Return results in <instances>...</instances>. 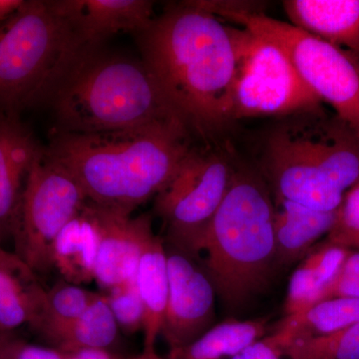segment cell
I'll use <instances>...</instances> for the list:
<instances>
[{
    "label": "cell",
    "instance_id": "cell-24",
    "mask_svg": "<svg viewBox=\"0 0 359 359\" xmlns=\"http://www.w3.org/2000/svg\"><path fill=\"white\" fill-rule=\"evenodd\" d=\"M289 359H359V321L332 332L290 344L283 351Z\"/></svg>",
    "mask_w": 359,
    "mask_h": 359
},
{
    "label": "cell",
    "instance_id": "cell-6",
    "mask_svg": "<svg viewBox=\"0 0 359 359\" xmlns=\"http://www.w3.org/2000/svg\"><path fill=\"white\" fill-rule=\"evenodd\" d=\"M95 50L55 0H23L0 25V116L20 117L48 104L68 73Z\"/></svg>",
    "mask_w": 359,
    "mask_h": 359
},
{
    "label": "cell",
    "instance_id": "cell-8",
    "mask_svg": "<svg viewBox=\"0 0 359 359\" xmlns=\"http://www.w3.org/2000/svg\"><path fill=\"white\" fill-rule=\"evenodd\" d=\"M233 164L218 151L194 148L155 200L165 248L197 262L210 224L226 197Z\"/></svg>",
    "mask_w": 359,
    "mask_h": 359
},
{
    "label": "cell",
    "instance_id": "cell-1",
    "mask_svg": "<svg viewBox=\"0 0 359 359\" xmlns=\"http://www.w3.org/2000/svg\"><path fill=\"white\" fill-rule=\"evenodd\" d=\"M245 35L200 1L169 4L135 34L142 60L193 134L205 138L233 124Z\"/></svg>",
    "mask_w": 359,
    "mask_h": 359
},
{
    "label": "cell",
    "instance_id": "cell-33",
    "mask_svg": "<svg viewBox=\"0 0 359 359\" xmlns=\"http://www.w3.org/2000/svg\"><path fill=\"white\" fill-rule=\"evenodd\" d=\"M2 250H4V248L1 247V245H0V252H2Z\"/></svg>",
    "mask_w": 359,
    "mask_h": 359
},
{
    "label": "cell",
    "instance_id": "cell-9",
    "mask_svg": "<svg viewBox=\"0 0 359 359\" xmlns=\"http://www.w3.org/2000/svg\"><path fill=\"white\" fill-rule=\"evenodd\" d=\"M86 201L74 177L49 159L42 146L28 172L13 231L15 254L36 275L53 269L54 243Z\"/></svg>",
    "mask_w": 359,
    "mask_h": 359
},
{
    "label": "cell",
    "instance_id": "cell-18",
    "mask_svg": "<svg viewBox=\"0 0 359 359\" xmlns=\"http://www.w3.org/2000/svg\"><path fill=\"white\" fill-rule=\"evenodd\" d=\"M273 219L276 264L290 266L306 257L323 235H328L337 219V211L318 212L304 205L275 202Z\"/></svg>",
    "mask_w": 359,
    "mask_h": 359
},
{
    "label": "cell",
    "instance_id": "cell-16",
    "mask_svg": "<svg viewBox=\"0 0 359 359\" xmlns=\"http://www.w3.org/2000/svg\"><path fill=\"white\" fill-rule=\"evenodd\" d=\"M136 283L144 309L142 353L150 359H165L156 351L169 299L166 248L160 236L153 233L146 243L137 269Z\"/></svg>",
    "mask_w": 359,
    "mask_h": 359
},
{
    "label": "cell",
    "instance_id": "cell-29",
    "mask_svg": "<svg viewBox=\"0 0 359 359\" xmlns=\"http://www.w3.org/2000/svg\"><path fill=\"white\" fill-rule=\"evenodd\" d=\"M283 353L268 339L257 340L230 359H282Z\"/></svg>",
    "mask_w": 359,
    "mask_h": 359
},
{
    "label": "cell",
    "instance_id": "cell-27",
    "mask_svg": "<svg viewBox=\"0 0 359 359\" xmlns=\"http://www.w3.org/2000/svg\"><path fill=\"white\" fill-rule=\"evenodd\" d=\"M327 241L349 250H359V184L344 194Z\"/></svg>",
    "mask_w": 359,
    "mask_h": 359
},
{
    "label": "cell",
    "instance_id": "cell-13",
    "mask_svg": "<svg viewBox=\"0 0 359 359\" xmlns=\"http://www.w3.org/2000/svg\"><path fill=\"white\" fill-rule=\"evenodd\" d=\"M60 13L93 49L119 32H140L154 20V4L147 0H55Z\"/></svg>",
    "mask_w": 359,
    "mask_h": 359
},
{
    "label": "cell",
    "instance_id": "cell-14",
    "mask_svg": "<svg viewBox=\"0 0 359 359\" xmlns=\"http://www.w3.org/2000/svg\"><path fill=\"white\" fill-rule=\"evenodd\" d=\"M41 147L20 117L0 116V245L13 237L26 178Z\"/></svg>",
    "mask_w": 359,
    "mask_h": 359
},
{
    "label": "cell",
    "instance_id": "cell-23",
    "mask_svg": "<svg viewBox=\"0 0 359 359\" xmlns=\"http://www.w3.org/2000/svg\"><path fill=\"white\" fill-rule=\"evenodd\" d=\"M99 295L79 285L61 280L46 290L43 308L32 330L42 339H46L79 318Z\"/></svg>",
    "mask_w": 359,
    "mask_h": 359
},
{
    "label": "cell",
    "instance_id": "cell-20",
    "mask_svg": "<svg viewBox=\"0 0 359 359\" xmlns=\"http://www.w3.org/2000/svg\"><path fill=\"white\" fill-rule=\"evenodd\" d=\"M97 249L98 235L95 224L82 208L54 243L53 269H58L65 282L73 285L91 282L94 280Z\"/></svg>",
    "mask_w": 359,
    "mask_h": 359
},
{
    "label": "cell",
    "instance_id": "cell-26",
    "mask_svg": "<svg viewBox=\"0 0 359 359\" xmlns=\"http://www.w3.org/2000/svg\"><path fill=\"white\" fill-rule=\"evenodd\" d=\"M105 294L120 330L127 334L142 330L144 309L136 278L113 287Z\"/></svg>",
    "mask_w": 359,
    "mask_h": 359
},
{
    "label": "cell",
    "instance_id": "cell-11",
    "mask_svg": "<svg viewBox=\"0 0 359 359\" xmlns=\"http://www.w3.org/2000/svg\"><path fill=\"white\" fill-rule=\"evenodd\" d=\"M166 252L169 299L161 335L173 354L211 330L216 292L197 262L173 250Z\"/></svg>",
    "mask_w": 359,
    "mask_h": 359
},
{
    "label": "cell",
    "instance_id": "cell-22",
    "mask_svg": "<svg viewBox=\"0 0 359 359\" xmlns=\"http://www.w3.org/2000/svg\"><path fill=\"white\" fill-rule=\"evenodd\" d=\"M264 325L259 321L230 320L212 327L185 348L167 359H224L233 358L241 351L261 339Z\"/></svg>",
    "mask_w": 359,
    "mask_h": 359
},
{
    "label": "cell",
    "instance_id": "cell-19",
    "mask_svg": "<svg viewBox=\"0 0 359 359\" xmlns=\"http://www.w3.org/2000/svg\"><path fill=\"white\" fill-rule=\"evenodd\" d=\"M359 321V299L334 297L285 316L275 334L266 337L283 353L299 340L323 337Z\"/></svg>",
    "mask_w": 359,
    "mask_h": 359
},
{
    "label": "cell",
    "instance_id": "cell-12",
    "mask_svg": "<svg viewBox=\"0 0 359 359\" xmlns=\"http://www.w3.org/2000/svg\"><path fill=\"white\" fill-rule=\"evenodd\" d=\"M83 208L98 235L94 280L107 292L134 280L144 247L154 233L150 215L131 218L89 201Z\"/></svg>",
    "mask_w": 359,
    "mask_h": 359
},
{
    "label": "cell",
    "instance_id": "cell-31",
    "mask_svg": "<svg viewBox=\"0 0 359 359\" xmlns=\"http://www.w3.org/2000/svg\"><path fill=\"white\" fill-rule=\"evenodd\" d=\"M23 0H0V25L18 11Z\"/></svg>",
    "mask_w": 359,
    "mask_h": 359
},
{
    "label": "cell",
    "instance_id": "cell-3",
    "mask_svg": "<svg viewBox=\"0 0 359 359\" xmlns=\"http://www.w3.org/2000/svg\"><path fill=\"white\" fill-rule=\"evenodd\" d=\"M261 174L275 202L337 211L359 184V133L321 107L280 118L266 137Z\"/></svg>",
    "mask_w": 359,
    "mask_h": 359
},
{
    "label": "cell",
    "instance_id": "cell-21",
    "mask_svg": "<svg viewBox=\"0 0 359 359\" xmlns=\"http://www.w3.org/2000/svg\"><path fill=\"white\" fill-rule=\"evenodd\" d=\"M119 330L107 295L100 294L79 318L44 340L51 348L65 353L109 349L117 340Z\"/></svg>",
    "mask_w": 359,
    "mask_h": 359
},
{
    "label": "cell",
    "instance_id": "cell-32",
    "mask_svg": "<svg viewBox=\"0 0 359 359\" xmlns=\"http://www.w3.org/2000/svg\"><path fill=\"white\" fill-rule=\"evenodd\" d=\"M0 359H4V353H2L1 346H0Z\"/></svg>",
    "mask_w": 359,
    "mask_h": 359
},
{
    "label": "cell",
    "instance_id": "cell-28",
    "mask_svg": "<svg viewBox=\"0 0 359 359\" xmlns=\"http://www.w3.org/2000/svg\"><path fill=\"white\" fill-rule=\"evenodd\" d=\"M0 346L4 359H65V353L51 347L11 339L6 334L0 335Z\"/></svg>",
    "mask_w": 359,
    "mask_h": 359
},
{
    "label": "cell",
    "instance_id": "cell-10",
    "mask_svg": "<svg viewBox=\"0 0 359 359\" xmlns=\"http://www.w3.org/2000/svg\"><path fill=\"white\" fill-rule=\"evenodd\" d=\"M321 103L280 47L245 29L231 96L233 122L266 116L283 118L316 109Z\"/></svg>",
    "mask_w": 359,
    "mask_h": 359
},
{
    "label": "cell",
    "instance_id": "cell-30",
    "mask_svg": "<svg viewBox=\"0 0 359 359\" xmlns=\"http://www.w3.org/2000/svg\"><path fill=\"white\" fill-rule=\"evenodd\" d=\"M65 359H150L142 353L135 355H126L112 353L109 349H83L74 353H65Z\"/></svg>",
    "mask_w": 359,
    "mask_h": 359
},
{
    "label": "cell",
    "instance_id": "cell-4",
    "mask_svg": "<svg viewBox=\"0 0 359 359\" xmlns=\"http://www.w3.org/2000/svg\"><path fill=\"white\" fill-rule=\"evenodd\" d=\"M48 104L57 120L56 128L71 133L174 122L187 126L142 59L107 53L102 48L90 52L74 66Z\"/></svg>",
    "mask_w": 359,
    "mask_h": 359
},
{
    "label": "cell",
    "instance_id": "cell-5",
    "mask_svg": "<svg viewBox=\"0 0 359 359\" xmlns=\"http://www.w3.org/2000/svg\"><path fill=\"white\" fill-rule=\"evenodd\" d=\"M275 212L263 175L233 165L230 187L202 250L205 273L228 308H238L268 283L276 264Z\"/></svg>",
    "mask_w": 359,
    "mask_h": 359
},
{
    "label": "cell",
    "instance_id": "cell-17",
    "mask_svg": "<svg viewBox=\"0 0 359 359\" xmlns=\"http://www.w3.org/2000/svg\"><path fill=\"white\" fill-rule=\"evenodd\" d=\"M15 252H0V332L33 327L43 308L46 290Z\"/></svg>",
    "mask_w": 359,
    "mask_h": 359
},
{
    "label": "cell",
    "instance_id": "cell-7",
    "mask_svg": "<svg viewBox=\"0 0 359 359\" xmlns=\"http://www.w3.org/2000/svg\"><path fill=\"white\" fill-rule=\"evenodd\" d=\"M208 8L221 20L240 23L252 34L280 47L309 89L359 133L358 54L269 18L243 2L210 1Z\"/></svg>",
    "mask_w": 359,
    "mask_h": 359
},
{
    "label": "cell",
    "instance_id": "cell-15",
    "mask_svg": "<svg viewBox=\"0 0 359 359\" xmlns=\"http://www.w3.org/2000/svg\"><path fill=\"white\" fill-rule=\"evenodd\" d=\"M290 25L359 55V0H285Z\"/></svg>",
    "mask_w": 359,
    "mask_h": 359
},
{
    "label": "cell",
    "instance_id": "cell-25",
    "mask_svg": "<svg viewBox=\"0 0 359 359\" xmlns=\"http://www.w3.org/2000/svg\"><path fill=\"white\" fill-rule=\"evenodd\" d=\"M351 250L332 243H323L320 247L311 250L294 275L299 282L304 283L316 297H320L337 273Z\"/></svg>",
    "mask_w": 359,
    "mask_h": 359
},
{
    "label": "cell",
    "instance_id": "cell-2",
    "mask_svg": "<svg viewBox=\"0 0 359 359\" xmlns=\"http://www.w3.org/2000/svg\"><path fill=\"white\" fill-rule=\"evenodd\" d=\"M192 134L179 122L89 134L55 128L43 148L74 177L87 201L131 215L176 176L194 149Z\"/></svg>",
    "mask_w": 359,
    "mask_h": 359
}]
</instances>
